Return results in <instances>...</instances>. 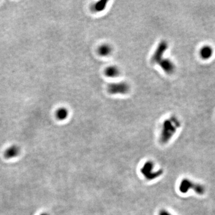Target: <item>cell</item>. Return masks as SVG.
Returning <instances> with one entry per match:
<instances>
[{"label": "cell", "instance_id": "7c38bea8", "mask_svg": "<svg viewBox=\"0 0 215 215\" xmlns=\"http://www.w3.org/2000/svg\"><path fill=\"white\" fill-rule=\"evenodd\" d=\"M40 215H49L48 213H41V214H40Z\"/></svg>", "mask_w": 215, "mask_h": 215}, {"label": "cell", "instance_id": "277c9868", "mask_svg": "<svg viewBox=\"0 0 215 215\" xmlns=\"http://www.w3.org/2000/svg\"><path fill=\"white\" fill-rule=\"evenodd\" d=\"M168 47L169 44L166 40L161 41L152 56L151 62L154 64H158L164 58V54L168 49Z\"/></svg>", "mask_w": 215, "mask_h": 215}, {"label": "cell", "instance_id": "8992f818", "mask_svg": "<svg viewBox=\"0 0 215 215\" xmlns=\"http://www.w3.org/2000/svg\"><path fill=\"white\" fill-rule=\"evenodd\" d=\"M105 75L106 77L114 79L118 77L120 75V69L115 65H111L105 68L104 71Z\"/></svg>", "mask_w": 215, "mask_h": 215}, {"label": "cell", "instance_id": "30bf717a", "mask_svg": "<svg viewBox=\"0 0 215 215\" xmlns=\"http://www.w3.org/2000/svg\"><path fill=\"white\" fill-rule=\"evenodd\" d=\"M200 56L204 60H208L212 56L213 51L212 48L209 45H204L200 50Z\"/></svg>", "mask_w": 215, "mask_h": 215}, {"label": "cell", "instance_id": "9c48e42d", "mask_svg": "<svg viewBox=\"0 0 215 215\" xmlns=\"http://www.w3.org/2000/svg\"><path fill=\"white\" fill-rule=\"evenodd\" d=\"M108 1L105 0H101L94 2L91 7V10L93 13H101L104 11L106 7Z\"/></svg>", "mask_w": 215, "mask_h": 215}, {"label": "cell", "instance_id": "8fae6325", "mask_svg": "<svg viewBox=\"0 0 215 215\" xmlns=\"http://www.w3.org/2000/svg\"><path fill=\"white\" fill-rule=\"evenodd\" d=\"M68 112L65 108H60L57 111L56 116L60 120H63L68 117Z\"/></svg>", "mask_w": 215, "mask_h": 215}, {"label": "cell", "instance_id": "ba28073f", "mask_svg": "<svg viewBox=\"0 0 215 215\" xmlns=\"http://www.w3.org/2000/svg\"><path fill=\"white\" fill-rule=\"evenodd\" d=\"M113 50V49L111 45L105 43L99 46L98 48V53L101 57H108L112 54Z\"/></svg>", "mask_w": 215, "mask_h": 215}, {"label": "cell", "instance_id": "7a4b0ae2", "mask_svg": "<svg viewBox=\"0 0 215 215\" xmlns=\"http://www.w3.org/2000/svg\"><path fill=\"white\" fill-rule=\"evenodd\" d=\"M108 92L112 95L114 94H127L130 90V87L128 83L120 81L108 84L107 87Z\"/></svg>", "mask_w": 215, "mask_h": 215}, {"label": "cell", "instance_id": "52a82bcc", "mask_svg": "<svg viewBox=\"0 0 215 215\" xmlns=\"http://www.w3.org/2000/svg\"><path fill=\"white\" fill-rule=\"evenodd\" d=\"M20 148L17 145H12L4 151V157L6 159H14L20 154Z\"/></svg>", "mask_w": 215, "mask_h": 215}, {"label": "cell", "instance_id": "6da1fadb", "mask_svg": "<svg viewBox=\"0 0 215 215\" xmlns=\"http://www.w3.org/2000/svg\"><path fill=\"white\" fill-rule=\"evenodd\" d=\"M181 123L178 119L175 117H171L166 120L162 125L160 139L162 142H168L171 137L175 135L178 129L180 127Z\"/></svg>", "mask_w": 215, "mask_h": 215}, {"label": "cell", "instance_id": "3957f363", "mask_svg": "<svg viewBox=\"0 0 215 215\" xmlns=\"http://www.w3.org/2000/svg\"><path fill=\"white\" fill-rule=\"evenodd\" d=\"M179 189L181 192L183 193H187L188 191L190 189H193L195 193L200 195H202L205 193L204 186L198 183H194L193 182L187 179H183L181 181L179 186Z\"/></svg>", "mask_w": 215, "mask_h": 215}, {"label": "cell", "instance_id": "5b68a950", "mask_svg": "<svg viewBox=\"0 0 215 215\" xmlns=\"http://www.w3.org/2000/svg\"><path fill=\"white\" fill-rule=\"evenodd\" d=\"M158 64L161 69L167 74L171 75L175 71V65L169 59L164 57Z\"/></svg>", "mask_w": 215, "mask_h": 215}]
</instances>
